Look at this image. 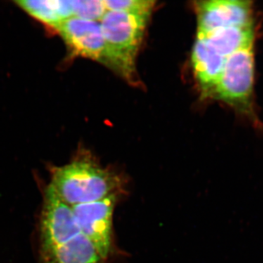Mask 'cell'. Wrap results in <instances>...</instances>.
<instances>
[{"mask_svg": "<svg viewBox=\"0 0 263 263\" xmlns=\"http://www.w3.org/2000/svg\"><path fill=\"white\" fill-rule=\"evenodd\" d=\"M49 186L70 206L123 196L127 181L113 170L102 167L88 153H81L70 163L51 171Z\"/></svg>", "mask_w": 263, "mask_h": 263, "instance_id": "obj_1", "label": "cell"}, {"mask_svg": "<svg viewBox=\"0 0 263 263\" xmlns=\"http://www.w3.org/2000/svg\"><path fill=\"white\" fill-rule=\"evenodd\" d=\"M149 15L107 10L100 21L105 42V65L129 79Z\"/></svg>", "mask_w": 263, "mask_h": 263, "instance_id": "obj_2", "label": "cell"}, {"mask_svg": "<svg viewBox=\"0 0 263 263\" xmlns=\"http://www.w3.org/2000/svg\"><path fill=\"white\" fill-rule=\"evenodd\" d=\"M254 57L252 48L237 52L226 59L219 81L210 97L243 114L252 111Z\"/></svg>", "mask_w": 263, "mask_h": 263, "instance_id": "obj_3", "label": "cell"}, {"mask_svg": "<svg viewBox=\"0 0 263 263\" xmlns=\"http://www.w3.org/2000/svg\"><path fill=\"white\" fill-rule=\"evenodd\" d=\"M122 196L114 195L98 201L72 206L81 233L87 237L103 258L114 254V210Z\"/></svg>", "mask_w": 263, "mask_h": 263, "instance_id": "obj_4", "label": "cell"}, {"mask_svg": "<svg viewBox=\"0 0 263 263\" xmlns=\"http://www.w3.org/2000/svg\"><path fill=\"white\" fill-rule=\"evenodd\" d=\"M81 233L72 206L48 186L41 219V251L67 243Z\"/></svg>", "mask_w": 263, "mask_h": 263, "instance_id": "obj_5", "label": "cell"}, {"mask_svg": "<svg viewBox=\"0 0 263 263\" xmlns=\"http://www.w3.org/2000/svg\"><path fill=\"white\" fill-rule=\"evenodd\" d=\"M198 32L206 34L216 29L253 26L250 1L210 0L195 5Z\"/></svg>", "mask_w": 263, "mask_h": 263, "instance_id": "obj_6", "label": "cell"}, {"mask_svg": "<svg viewBox=\"0 0 263 263\" xmlns=\"http://www.w3.org/2000/svg\"><path fill=\"white\" fill-rule=\"evenodd\" d=\"M57 30L73 54L105 63V42L100 22L72 17Z\"/></svg>", "mask_w": 263, "mask_h": 263, "instance_id": "obj_7", "label": "cell"}, {"mask_svg": "<svg viewBox=\"0 0 263 263\" xmlns=\"http://www.w3.org/2000/svg\"><path fill=\"white\" fill-rule=\"evenodd\" d=\"M226 59L218 53L205 38L197 34L192 61L194 73L204 96L210 97L212 95L222 72Z\"/></svg>", "mask_w": 263, "mask_h": 263, "instance_id": "obj_8", "label": "cell"}, {"mask_svg": "<svg viewBox=\"0 0 263 263\" xmlns=\"http://www.w3.org/2000/svg\"><path fill=\"white\" fill-rule=\"evenodd\" d=\"M41 257L43 263H107L82 233L63 245L41 251Z\"/></svg>", "mask_w": 263, "mask_h": 263, "instance_id": "obj_9", "label": "cell"}, {"mask_svg": "<svg viewBox=\"0 0 263 263\" xmlns=\"http://www.w3.org/2000/svg\"><path fill=\"white\" fill-rule=\"evenodd\" d=\"M221 56L228 58L237 52L253 47V26L216 29L206 34L197 33Z\"/></svg>", "mask_w": 263, "mask_h": 263, "instance_id": "obj_10", "label": "cell"}, {"mask_svg": "<svg viewBox=\"0 0 263 263\" xmlns=\"http://www.w3.org/2000/svg\"><path fill=\"white\" fill-rule=\"evenodd\" d=\"M15 3L30 16L54 29L73 17L71 0H23Z\"/></svg>", "mask_w": 263, "mask_h": 263, "instance_id": "obj_11", "label": "cell"}, {"mask_svg": "<svg viewBox=\"0 0 263 263\" xmlns=\"http://www.w3.org/2000/svg\"><path fill=\"white\" fill-rule=\"evenodd\" d=\"M73 17L100 22L106 13L104 1L101 0H71Z\"/></svg>", "mask_w": 263, "mask_h": 263, "instance_id": "obj_12", "label": "cell"}, {"mask_svg": "<svg viewBox=\"0 0 263 263\" xmlns=\"http://www.w3.org/2000/svg\"><path fill=\"white\" fill-rule=\"evenodd\" d=\"M104 4L107 10L127 12L150 16L155 2L152 0H107L104 1Z\"/></svg>", "mask_w": 263, "mask_h": 263, "instance_id": "obj_13", "label": "cell"}]
</instances>
